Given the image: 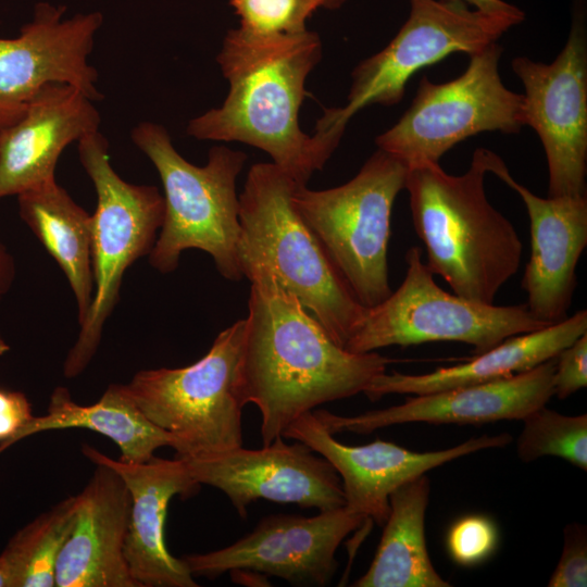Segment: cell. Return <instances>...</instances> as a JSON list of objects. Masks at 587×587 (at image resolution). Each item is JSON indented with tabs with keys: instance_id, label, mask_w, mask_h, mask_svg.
<instances>
[{
	"instance_id": "obj_1",
	"label": "cell",
	"mask_w": 587,
	"mask_h": 587,
	"mask_svg": "<svg viewBox=\"0 0 587 587\" xmlns=\"http://www.w3.org/2000/svg\"><path fill=\"white\" fill-rule=\"evenodd\" d=\"M241 272L251 284L241 386L246 404L260 411L263 445L316 407L363 392L392 362L337 345L264 264Z\"/></svg>"
},
{
	"instance_id": "obj_2",
	"label": "cell",
	"mask_w": 587,
	"mask_h": 587,
	"mask_svg": "<svg viewBox=\"0 0 587 587\" xmlns=\"http://www.w3.org/2000/svg\"><path fill=\"white\" fill-rule=\"evenodd\" d=\"M319 35L261 36L229 30L216 57L229 90L223 104L189 121L200 140L239 141L267 153L298 185L322 170L337 146L299 126L308 75L319 63Z\"/></svg>"
},
{
	"instance_id": "obj_3",
	"label": "cell",
	"mask_w": 587,
	"mask_h": 587,
	"mask_svg": "<svg viewBox=\"0 0 587 587\" xmlns=\"http://www.w3.org/2000/svg\"><path fill=\"white\" fill-rule=\"evenodd\" d=\"M499 159L488 149H476L461 175L448 174L439 163L412 166L404 186L430 272L452 292L485 304L495 303L516 274L523 251L513 224L486 196L485 176Z\"/></svg>"
},
{
	"instance_id": "obj_4",
	"label": "cell",
	"mask_w": 587,
	"mask_h": 587,
	"mask_svg": "<svg viewBox=\"0 0 587 587\" xmlns=\"http://www.w3.org/2000/svg\"><path fill=\"white\" fill-rule=\"evenodd\" d=\"M298 185L274 163H255L239 196L240 270L264 264L340 347L361 323L364 308L291 202ZM242 273V272H241Z\"/></svg>"
},
{
	"instance_id": "obj_5",
	"label": "cell",
	"mask_w": 587,
	"mask_h": 587,
	"mask_svg": "<svg viewBox=\"0 0 587 587\" xmlns=\"http://www.w3.org/2000/svg\"><path fill=\"white\" fill-rule=\"evenodd\" d=\"M130 137L157 168L164 190V218L149 253L152 267L173 272L185 250L198 249L211 255L224 278L242 279L236 180L247 155L215 146L204 166L193 165L175 149L165 127L153 122L137 124Z\"/></svg>"
},
{
	"instance_id": "obj_6",
	"label": "cell",
	"mask_w": 587,
	"mask_h": 587,
	"mask_svg": "<svg viewBox=\"0 0 587 587\" xmlns=\"http://www.w3.org/2000/svg\"><path fill=\"white\" fill-rule=\"evenodd\" d=\"M246 320L223 329L197 362L145 370L126 387L142 414L173 440L176 458L215 454L241 447V365Z\"/></svg>"
},
{
	"instance_id": "obj_7",
	"label": "cell",
	"mask_w": 587,
	"mask_h": 587,
	"mask_svg": "<svg viewBox=\"0 0 587 587\" xmlns=\"http://www.w3.org/2000/svg\"><path fill=\"white\" fill-rule=\"evenodd\" d=\"M408 171L377 149L346 184L324 190L296 185L292 191V205L366 309L392 292L387 262L391 212Z\"/></svg>"
},
{
	"instance_id": "obj_8",
	"label": "cell",
	"mask_w": 587,
	"mask_h": 587,
	"mask_svg": "<svg viewBox=\"0 0 587 587\" xmlns=\"http://www.w3.org/2000/svg\"><path fill=\"white\" fill-rule=\"evenodd\" d=\"M410 14L392 40L353 70L347 103L326 109L315 134L339 142L350 118L371 104L394 105L421 68L455 52L483 51L524 20L516 7L489 12L459 1L409 0Z\"/></svg>"
},
{
	"instance_id": "obj_9",
	"label": "cell",
	"mask_w": 587,
	"mask_h": 587,
	"mask_svg": "<svg viewBox=\"0 0 587 587\" xmlns=\"http://www.w3.org/2000/svg\"><path fill=\"white\" fill-rule=\"evenodd\" d=\"M83 167L93 183L97 208L91 215L95 292L88 315L68 351L63 374L78 376L93 358L105 321L118 302L125 271L151 252L164 218V198L155 186L125 182L110 162L109 142L96 132L78 141Z\"/></svg>"
},
{
	"instance_id": "obj_10",
	"label": "cell",
	"mask_w": 587,
	"mask_h": 587,
	"mask_svg": "<svg viewBox=\"0 0 587 587\" xmlns=\"http://www.w3.org/2000/svg\"><path fill=\"white\" fill-rule=\"evenodd\" d=\"M404 260L401 285L366 309L346 350L365 353L390 346L458 341L478 354L512 336L549 326L535 319L526 303L485 304L447 292L435 282L420 247L409 248Z\"/></svg>"
},
{
	"instance_id": "obj_11",
	"label": "cell",
	"mask_w": 587,
	"mask_h": 587,
	"mask_svg": "<svg viewBox=\"0 0 587 587\" xmlns=\"http://www.w3.org/2000/svg\"><path fill=\"white\" fill-rule=\"evenodd\" d=\"M502 51L495 42L470 55L466 70L446 83L423 76L409 109L376 137L378 149L412 167L439 163L451 148L479 133H520L525 126L524 96L500 78Z\"/></svg>"
},
{
	"instance_id": "obj_12",
	"label": "cell",
	"mask_w": 587,
	"mask_h": 587,
	"mask_svg": "<svg viewBox=\"0 0 587 587\" xmlns=\"http://www.w3.org/2000/svg\"><path fill=\"white\" fill-rule=\"evenodd\" d=\"M511 66L525 89V125L537 133L545 150L548 196H586L587 36L582 14L575 15L553 62L516 57Z\"/></svg>"
},
{
	"instance_id": "obj_13",
	"label": "cell",
	"mask_w": 587,
	"mask_h": 587,
	"mask_svg": "<svg viewBox=\"0 0 587 587\" xmlns=\"http://www.w3.org/2000/svg\"><path fill=\"white\" fill-rule=\"evenodd\" d=\"M366 519L346 505L305 517L272 514L230 546L182 557L193 577L215 578L247 570L292 585L326 586L338 566L336 551Z\"/></svg>"
},
{
	"instance_id": "obj_14",
	"label": "cell",
	"mask_w": 587,
	"mask_h": 587,
	"mask_svg": "<svg viewBox=\"0 0 587 587\" xmlns=\"http://www.w3.org/2000/svg\"><path fill=\"white\" fill-rule=\"evenodd\" d=\"M65 11L63 4L38 2L17 37L0 38V130L17 122L50 83L68 84L92 101L102 99L88 57L103 16L96 11L63 18Z\"/></svg>"
},
{
	"instance_id": "obj_15",
	"label": "cell",
	"mask_w": 587,
	"mask_h": 587,
	"mask_svg": "<svg viewBox=\"0 0 587 587\" xmlns=\"http://www.w3.org/2000/svg\"><path fill=\"white\" fill-rule=\"evenodd\" d=\"M283 439L278 436L257 450L241 446L182 460L198 484L223 491L241 517L258 499L320 511L344 507L341 479L334 466L305 444Z\"/></svg>"
},
{
	"instance_id": "obj_16",
	"label": "cell",
	"mask_w": 587,
	"mask_h": 587,
	"mask_svg": "<svg viewBox=\"0 0 587 587\" xmlns=\"http://www.w3.org/2000/svg\"><path fill=\"white\" fill-rule=\"evenodd\" d=\"M283 437L303 442L325 458L341 479L345 505L379 526L389 514V496L403 484L452 460L501 448L512 440L508 433L484 435L427 452L408 450L380 439L364 446H348L335 439L312 411L296 420Z\"/></svg>"
},
{
	"instance_id": "obj_17",
	"label": "cell",
	"mask_w": 587,
	"mask_h": 587,
	"mask_svg": "<svg viewBox=\"0 0 587 587\" xmlns=\"http://www.w3.org/2000/svg\"><path fill=\"white\" fill-rule=\"evenodd\" d=\"M555 358L513 376L435 392L416 395L403 403L372 410L355 416H341L313 410L332 434H369L378 428L424 422L430 424H482L523 420L544 407L553 396Z\"/></svg>"
},
{
	"instance_id": "obj_18",
	"label": "cell",
	"mask_w": 587,
	"mask_h": 587,
	"mask_svg": "<svg viewBox=\"0 0 587 587\" xmlns=\"http://www.w3.org/2000/svg\"><path fill=\"white\" fill-rule=\"evenodd\" d=\"M83 454L95 464L114 470L130 495L124 555L139 587H197L184 561L172 555L165 545L167 507L175 496L189 497L201 486L179 459L153 455L139 463L114 460L84 444Z\"/></svg>"
},
{
	"instance_id": "obj_19",
	"label": "cell",
	"mask_w": 587,
	"mask_h": 587,
	"mask_svg": "<svg viewBox=\"0 0 587 587\" xmlns=\"http://www.w3.org/2000/svg\"><path fill=\"white\" fill-rule=\"evenodd\" d=\"M525 204L530 253L521 287L535 319L552 325L567 317L576 287V266L587 246V197L542 198L516 182L503 160L492 172Z\"/></svg>"
},
{
	"instance_id": "obj_20",
	"label": "cell",
	"mask_w": 587,
	"mask_h": 587,
	"mask_svg": "<svg viewBox=\"0 0 587 587\" xmlns=\"http://www.w3.org/2000/svg\"><path fill=\"white\" fill-rule=\"evenodd\" d=\"M93 101L63 83L45 85L24 114L0 130V199L55 183V167L73 141L99 132Z\"/></svg>"
},
{
	"instance_id": "obj_21",
	"label": "cell",
	"mask_w": 587,
	"mask_h": 587,
	"mask_svg": "<svg viewBox=\"0 0 587 587\" xmlns=\"http://www.w3.org/2000/svg\"><path fill=\"white\" fill-rule=\"evenodd\" d=\"M76 500L74 523L55 564V586L139 587L124 555L130 495L122 477L96 464Z\"/></svg>"
},
{
	"instance_id": "obj_22",
	"label": "cell",
	"mask_w": 587,
	"mask_h": 587,
	"mask_svg": "<svg viewBox=\"0 0 587 587\" xmlns=\"http://www.w3.org/2000/svg\"><path fill=\"white\" fill-rule=\"evenodd\" d=\"M585 333L587 311L579 310L559 323L512 336L465 363L415 375L385 372L376 376L363 392L375 401L386 395H424L507 378L555 358Z\"/></svg>"
},
{
	"instance_id": "obj_23",
	"label": "cell",
	"mask_w": 587,
	"mask_h": 587,
	"mask_svg": "<svg viewBox=\"0 0 587 587\" xmlns=\"http://www.w3.org/2000/svg\"><path fill=\"white\" fill-rule=\"evenodd\" d=\"M75 427L110 438L120 448V460L124 462H145L157 449L173 446L170 435L142 414L126 385L111 384L90 405L76 403L67 388L57 387L51 394L47 414L34 416L12 438L9 447L37 433Z\"/></svg>"
},
{
	"instance_id": "obj_24",
	"label": "cell",
	"mask_w": 587,
	"mask_h": 587,
	"mask_svg": "<svg viewBox=\"0 0 587 587\" xmlns=\"http://www.w3.org/2000/svg\"><path fill=\"white\" fill-rule=\"evenodd\" d=\"M429 480L421 475L389 496V514L375 557L357 587H449L434 569L425 539Z\"/></svg>"
},
{
	"instance_id": "obj_25",
	"label": "cell",
	"mask_w": 587,
	"mask_h": 587,
	"mask_svg": "<svg viewBox=\"0 0 587 587\" xmlns=\"http://www.w3.org/2000/svg\"><path fill=\"white\" fill-rule=\"evenodd\" d=\"M17 201L22 220L66 276L83 324L95 292L91 215L57 182L21 193Z\"/></svg>"
},
{
	"instance_id": "obj_26",
	"label": "cell",
	"mask_w": 587,
	"mask_h": 587,
	"mask_svg": "<svg viewBox=\"0 0 587 587\" xmlns=\"http://www.w3.org/2000/svg\"><path fill=\"white\" fill-rule=\"evenodd\" d=\"M76 496L67 497L20 529L0 558L15 587L55 586V564L76 514Z\"/></svg>"
},
{
	"instance_id": "obj_27",
	"label": "cell",
	"mask_w": 587,
	"mask_h": 587,
	"mask_svg": "<svg viewBox=\"0 0 587 587\" xmlns=\"http://www.w3.org/2000/svg\"><path fill=\"white\" fill-rule=\"evenodd\" d=\"M516 451L523 462L545 455L564 459L578 469L587 470V415H564L546 405L523 420Z\"/></svg>"
},
{
	"instance_id": "obj_28",
	"label": "cell",
	"mask_w": 587,
	"mask_h": 587,
	"mask_svg": "<svg viewBox=\"0 0 587 587\" xmlns=\"http://www.w3.org/2000/svg\"><path fill=\"white\" fill-rule=\"evenodd\" d=\"M239 16V29L261 36L296 35L322 7V0H230Z\"/></svg>"
},
{
	"instance_id": "obj_29",
	"label": "cell",
	"mask_w": 587,
	"mask_h": 587,
	"mask_svg": "<svg viewBox=\"0 0 587 587\" xmlns=\"http://www.w3.org/2000/svg\"><path fill=\"white\" fill-rule=\"evenodd\" d=\"M498 532L487 516L471 514L452 524L447 549L458 564L472 566L486 560L496 549Z\"/></svg>"
},
{
	"instance_id": "obj_30",
	"label": "cell",
	"mask_w": 587,
	"mask_h": 587,
	"mask_svg": "<svg viewBox=\"0 0 587 587\" xmlns=\"http://www.w3.org/2000/svg\"><path fill=\"white\" fill-rule=\"evenodd\" d=\"M548 586H587V532L585 525L571 523L564 528L562 553Z\"/></svg>"
},
{
	"instance_id": "obj_31",
	"label": "cell",
	"mask_w": 587,
	"mask_h": 587,
	"mask_svg": "<svg viewBox=\"0 0 587 587\" xmlns=\"http://www.w3.org/2000/svg\"><path fill=\"white\" fill-rule=\"evenodd\" d=\"M587 385V333L555 357L553 396L565 399Z\"/></svg>"
},
{
	"instance_id": "obj_32",
	"label": "cell",
	"mask_w": 587,
	"mask_h": 587,
	"mask_svg": "<svg viewBox=\"0 0 587 587\" xmlns=\"http://www.w3.org/2000/svg\"><path fill=\"white\" fill-rule=\"evenodd\" d=\"M33 417L32 404L24 392L0 388V452Z\"/></svg>"
},
{
	"instance_id": "obj_33",
	"label": "cell",
	"mask_w": 587,
	"mask_h": 587,
	"mask_svg": "<svg viewBox=\"0 0 587 587\" xmlns=\"http://www.w3.org/2000/svg\"><path fill=\"white\" fill-rule=\"evenodd\" d=\"M14 263L12 257L0 241V302L12 285Z\"/></svg>"
},
{
	"instance_id": "obj_34",
	"label": "cell",
	"mask_w": 587,
	"mask_h": 587,
	"mask_svg": "<svg viewBox=\"0 0 587 587\" xmlns=\"http://www.w3.org/2000/svg\"><path fill=\"white\" fill-rule=\"evenodd\" d=\"M446 1H459L463 2L474 9H479L489 12L504 11L511 9L513 5L502 0H446Z\"/></svg>"
},
{
	"instance_id": "obj_35",
	"label": "cell",
	"mask_w": 587,
	"mask_h": 587,
	"mask_svg": "<svg viewBox=\"0 0 587 587\" xmlns=\"http://www.w3.org/2000/svg\"><path fill=\"white\" fill-rule=\"evenodd\" d=\"M0 587H14L11 573L0 560Z\"/></svg>"
},
{
	"instance_id": "obj_36",
	"label": "cell",
	"mask_w": 587,
	"mask_h": 587,
	"mask_svg": "<svg viewBox=\"0 0 587 587\" xmlns=\"http://www.w3.org/2000/svg\"><path fill=\"white\" fill-rule=\"evenodd\" d=\"M347 0H322V7L326 9H338L341 7Z\"/></svg>"
},
{
	"instance_id": "obj_37",
	"label": "cell",
	"mask_w": 587,
	"mask_h": 587,
	"mask_svg": "<svg viewBox=\"0 0 587 587\" xmlns=\"http://www.w3.org/2000/svg\"><path fill=\"white\" fill-rule=\"evenodd\" d=\"M9 350L10 346L0 333V357L4 355Z\"/></svg>"
}]
</instances>
